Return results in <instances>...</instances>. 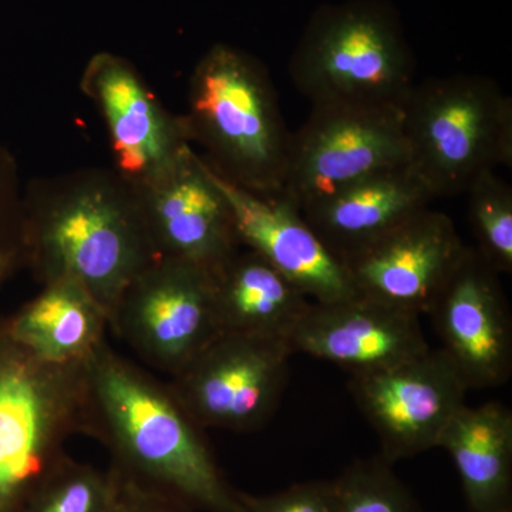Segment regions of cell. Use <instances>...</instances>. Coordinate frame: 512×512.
Returning <instances> with one entry per match:
<instances>
[{
	"mask_svg": "<svg viewBox=\"0 0 512 512\" xmlns=\"http://www.w3.org/2000/svg\"><path fill=\"white\" fill-rule=\"evenodd\" d=\"M10 336L42 362H83L106 340L109 320L79 285L55 281L6 316Z\"/></svg>",
	"mask_w": 512,
	"mask_h": 512,
	"instance_id": "20",
	"label": "cell"
},
{
	"mask_svg": "<svg viewBox=\"0 0 512 512\" xmlns=\"http://www.w3.org/2000/svg\"><path fill=\"white\" fill-rule=\"evenodd\" d=\"M214 173L242 190L281 198L292 133L265 64L218 43L195 66L183 117Z\"/></svg>",
	"mask_w": 512,
	"mask_h": 512,
	"instance_id": "3",
	"label": "cell"
},
{
	"mask_svg": "<svg viewBox=\"0 0 512 512\" xmlns=\"http://www.w3.org/2000/svg\"><path fill=\"white\" fill-rule=\"evenodd\" d=\"M211 174L227 198L242 247L261 255L312 302H338L357 295L338 255L298 208L284 198L261 197L228 183L212 170Z\"/></svg>",
	"mask_w": 512,
	"mask_h": 512,
	"instance_id": "16",
	"label": "cell"
},
{
	"mask_svg": "<svg viewBox=\"0 0 512 512\" xmlns=\"http://www.w3.org/2000/svg\"><path fill=\"white\" fill-rule=\"evenodd\" d=\"M117 474L101 471L72 457L57 468L23 512H111Z\"/></svg>",
	"mask_w": 512,
	"mask_h": 512,
	"instance_id": "21",
	"label": "cell"
},
{
	"mask_svg": "<svg viewBox=\"0 0 512 512\" xmlns=\"http://www.w3.org/2000/svg\"><path fill=\"white\" fill-rule=\"evenodd\" d=\"M26 266L42 285L70 281L106 313L160 258L133 184L117 171L82 170L25 190Z\"/></svg>",
	"mask_w": 512,
	"mask_h": 512,
	"instance_id": "2",
	"label": "cell"
},
{
	"mask_svg": "<svg viewBox=\"0 0 512 512\" xmlns=\"http://www.w3.org/2000/svg\"><path fill=\"white\" fill-rule=\"evenodd\" d=\"M110 329L173 377L221 335L214 278L190 262L158 258L128 286Z\"/></svg>",
	"mask_w": 512,
	"mask_h": 512,
	"instance_id": "9",
	"label": "cell"
},
{
	"mask_svg": "<svg viewBox=\"0 0 512 512\" xmlns=\"http://www.w3.org/2000/svg\"><path fill=\"white\" fill-rule=\"evenodd\" d=\"M507 512H512V511H507Z\"/></svg>",
	"mask_w": 512,
	"mask_h": 512,
	"instance_id": "27",
	"label": "cell"
},
{
	"mask_svg": "<svg viewBox=\"0 0 512 512\" xmlns=\"http://www.w3.org/2000/svg\"><path fill=\"white\" fill-rule=\"evenodd\" d=\"M467 248L453 220L429 207L340 261L357 295L427 315Z\"/></svg>",
	"mask_w": 512,
	"mask_h": 512,
	"instance_id": "12",
	"label": "cell"
},
{
	"mask_svg": "<svg viewBox=\"0 0 512 512\" xmlns=\"http://www.w3.org/2000/svg\"><path fill=\"white\" fill-rule=\"evenodd\" d=\"M498 276L468 247L427 313L468 390L503 386L512 375V320Z\"/></svg>",
	"mask_w": 512,
	"mask_h": 512,
	"instance_id": "13",
	"label": "cell"
},
{
	"mask_svg": "<svg viewBox=\"0 0 512 512\" xmlns=\"http://www.w3.org/2000/svg\"><path fill=\"white\" fill-rule=\"evenodd\" d=\"M25 266V190L15 157L0 146V286Z\"/></svg>",
	"mask_w": 512,
	"mask_h": 512,
	"instance_id": "24",
	"label": "cell"
},
{
	"mask_svg": "<svg viewBox=\"0 0 512 512\" xmlns=\"http://www.w3.org/2000/svg\"><path fill=\"white\" fill-rule=\"evenodd\" d=\"M245 512H338L335 481L296 484L265 497L244 493Z\"/></svg>",
	"mask_w": 512,
	"mask_h": 512,
	"instance_id": "25",
	"label": "cell"
},
{
	"mask_svg": "<svg viewBox=\"0 0 512 512\" xmlns=\"http://www.w3.org/2000/svg\"><path fill=\"white\" fill-rule=\"evenodd\" d=\"M382 457L357 460L335 480L338 512H421Z\"/></svg>",
	"mask_w": 512,
	"mask_h": 512,
	"instance_id": "23",
	"label": "cell"
},
{
	"mask_svg": "<svg viewBox=\"0 0 512 512\" xmlns=\"http://www.w3.org/2000/svg\"><path fill=\"white\" fill-rule=\"evenodd\" d=\"M348 386L390 464L437 447L468 390L446 353L431 348L389 369L350 376Z\"/></svg>",
	"mask_w": 512,
	"mask_h": 512,
	"instance_id": "10",
	"label": "cell"
},
{
	"mask_svg": "<svg viewBox=\"0 0 512 512\" xmlns=\"http://www.w3.org/2000/svg\"><path fill=\"white\" fill-rule=\"evenodd\" d=\"M292 355L286 340L221 333L168 387L202 430H258L281 402Z\"/></svg>",
	"mask_w": 512,
	"mask_h": 512,
	"instance_id": "8",
	"label": "cell"
},
{
	"mask_svg": "<svg viewBox=\"0 0 512 512\" xmlns=\"http://www.w3.org/2000/svg\"><path fill=\"white\" fill-rule=\"evenodd\" d=\"M89 433L83 362H42L10 336L0 313V512H23L69 457L66 441Z\"/></svg>",
	"mask_w": 512,
	"mask_h": 512,
	"instance_id": "4",
	"label": "cell"
},
{
	"mask_svg": "<svg viewBox=\"0 0 512 512\" xmlns=\"http://www.w3.org/2000/svg\"><path fill=\"white\" fill-rule=\"evenodd\" d=\"M114 473L117 474L119 485L111 512H192L177 501L141 487L120 476L117 471Z\"/></svg>",
	"mask_w": 512,
	"mask_h": 512,
	"instance_id": "26",
	"label": "cell"
},
{
	"mask_svg": "<svg viewBox=\"0 0 512 512\" xmlns=\"http://www.w3.org/2000/svg\"><path fill=\"white\" fill-rule=\"evenodd\" d=\"M212 278L221 333L289 342L312 303L252 249L238 251Z\"/></svg>",
	"mask_w": 512,
	"mask_h": 512,
	"instance_id": "18",
	"label": "cell"
},
{
	"mask_svg": "<svg viewBox=\"0 0 512 512\" xmlns=\"http://www.w3.org/2000/svg\"><path fill=\"white\" fill-rule=\"evenodd\" d=\"M134 187L160 258L190 262L214 275L241 251L227 198L191 146Z\"/></svg>",
	"mask_w": 512,
	"mask_h": 512,
	"instance_id": "11",
	"label": "cell"
},
{
	"mask_svg": "<svg viewBox=\"0 0 512 512\" xmlns=\"http://www.w3.org/2000/svg\"><path fill=\"white\" fill-rule=\"evenodd\" d=\"M82 79L83 92L106 121L116 171L128 183H143L191 146L183 117L164 110L123 57L111 53L93 56Z\"/></svg>",
	"mask_w": 512,
	"mask_h": 512,
	"instance_id": "14",
	"label": "cell"
},
{
	"mask_svg": "<svg viewBox=\"0 0 512 512\" xmlns=\"http://www.w3.org/2000/svg\"><path fill=\"white\" fill-rule=\"evenodd\" d=\"M437 447L453 458L471 512L512 511V413L507 406L464 404Z\"/></svg>",
	"mask_w": 512,
	"mask_h": 512,
	"instance_id": "19",
	"label": "cell"
},
{
	"mask_svg": "<svg viewBox=\"0 0 512 512\" xmlns=\"http://www.w3.org/2000/svg\"><path fill=\"white\" fill-rule=\"evenodd\" d=\"M87 375V436L109 450L114 471L192 512H245L244 493L228 483L201 427L168 384L107 340L87 359Z\"/></svg>",
	"mask_w": 512,
	"mask_h": 512,
	"instance_id": "1",
	"label": "cell"
},
{
	"mask_svg": "<svg viewBox=\"0 0 512 512\" xmlns=\"http://www.w3.org/2000/svg\"><path fill=\"white\" fill-rule=\"evenodd\" d=\"M409 164L403 107L319 104L292 133L281 198L306 210L377 171Z\"/></svg>",
	"mask_w": 512,
	"mask_h": 512,
	"instance_id": "7",
	"label": "cell"
},
{
	"mask_svg": "<svg viewBox=\"0 0 512 512\" xmlns=\"http://www.w3.org/2000/svg\"><path fill=\"white\" fill-rule=\"evenodd\" d=\"M403 116L410 167L434 198L466 194L481 175L512 165V101L488 77L414 86Z\"/></svg>",
	"mask_w": 512,
	"mask_h": 512,
	"instance_id": "6",
	"label": "cell"
},
{
	"mask_svg": "<svg viewBox=\"0 0 512 512\" xmlns=\"http://www.w3.org/2000/svg\"><path fill=\"white\" fill-rule=\"evenodd\" d=\"M419 318L362 295L312 302L288 343L293 353L326 360L350 376L367 375L430 349Z\"/></svg>",
	"mask_w": 512,
	"mask_h": 512,
	"instance_id": "15",
	"label": "cell"
},
{
	"mask_svg": "<svg viewBox=\"0 0 512 512\" xmlns=\"http://www.w3.org/2000/svg\"><path fill=\"white\" fill-rule=\"evenodd\" d=\"M288 69L312 106L403 107L416 86L412 50L399 13L386 0H349L316 10Z\"/></svg>",
	"mask_w": 512,
	"mask_h": 512,
	"instance_id": "5",
	"label": "cell"
},
{
	"mask_svg": "<svg viewBox=\"0 0 512 512\" xmlns=\"http://www.w3.org/2000/svg\"><path fill=\"white\" fill-rule=\"evenodd\" d=\"M436 200L410 164L350 184L301 214L338 258L365 247Z\"/></svg>",
	"mask_w": 512,
	"mask_h": 512,
	"instance_id": "17",
	"label": "cell"
},
{
	"mask_svg": "<svg viewBox=\"0 0 512 512\" xmlns=\"http://www.w3.org/2000/svg\"><path fill=\"white\" fill-rule=\"evenodd\" d=\"M468 194L470 220L481 255L498 274L512 272V190L495 171L478 177Z\"/></svg>",
	"mask_w": 512,
	"mask_h": 512,
	"instance_id": "22",
	"label": "cell"
}]
</instances>
